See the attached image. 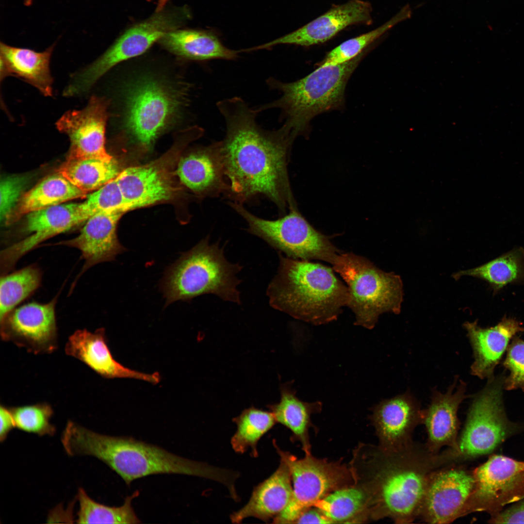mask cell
I'll return each instance as SVG.
<instances>
[{"label": "cell", "mask_w": 524, "mask_h": 524, "mask_svg": "<svg viewBox=\"0 0 524 524\" xmlns=\"http://www.w3.org/2000/svg\"><path fill=\"white\" fill-rule=\"evenodd\" d=\"M0 440L4 441L9 432L16 427L15 421L9 408L2 405L0 407Z\"/></svg>", "instance_id": "cell-43"}, {"label": "cell", "mask_w": 524, "mask_h": 524, "mask_svg": "<svg viewBox=\"0 0 524 524\" xmlns=\"http://www.w3.org/2000/svg\"><path fill=\"white\" fill-rule=\"evenodd\" d=\"M176 174L184 185L201 196H225L228 190L220 156L219 141L180 158Z\"/></svg>", "instance_id": "cell-23"}, {"label": "cell", "mask_w": 524, "mask_h": 524, "mask_svg": "<svg viewBox=\"0 0 524 524\" xmlns=\"http://www.w3.org/2000/svg\"><path fill=\"white\" fill-rule=\"evenodd\" d=\"M232 421L236 425L237 430L230 440L232 448L239 454L250 448V454L254 458L258 456L259 441L277 423L270 411L254 407L245 409Z\"/></svg>", "instance_id": "cell-32"}, {"label": "cell", "mask_w": 524, "mask_h": 524, "mask_svg": "<svg viewBox=\"0 0 524 524\" xmlns=\"http://www.w3.org/2000/svg\"><path fill=\"white\" fill-rule=\"evenodd\" d=\"M53 44L43 51L0 44V81L17 77L36 88L43 96L52 97L53 78L50 69Z\"/></svg>", "instance_id": "cell-25"}, {"label": "cell", "mask_w": 524, "mask_h": 524, "mask_svg": "<svg viewBox=\"0 0 524 524\" xmlns=\"http://www.w3.org/2000/svg\"><path fill=\"white\" fill-rule=\"evenodd\" d=\"M504 377L488 379L469 408L466 424L458 442V454L474 458L493 451L520 429L507 417L503 403Z\"/></svg>", "instance_id": "cell-10"}, {"label": "cell", "mask_w": 524, "mask_h": 524, "mask_svg": "<svg viewBox=\"0 0 524 524\" xmlns=\"http://www.w3.org/2000/svg\"><path fill=\"white\" fill-rule=\"evenodd\" d=\"M508 347L503 366L510 372L504 380L507 390L521 389L524 392V340L514 337Z\"/></svg>", "instance_id": "cell-39"}, {"label": "cell", "mask_w": 524, "mask_h": 524, "mask_svg": "<svg viewBox=\"0 0 524 524\" xmlns=\"http://www.w3.org/2000/svg\"><path fill=\"white\" fill-rule=\"evenodd\" d=\"M242 269L229 262L219 243L210 244L207 236L166 269L160 284L165 304L206 294L240 304L241 280L236 275Z\"/></svg>", "instance_id": "cell-5"}, {"label": "cell", "mask_w": 524, "mask_h": 524, "mask_svg": "<svg viewBox=\"0 0 524 524\" xmlns=\"http://www.w3.org/2000/svg\"><path fill=\"white\" fill-rule=\"evenodd\" d=\"M108 101L92 96L81 110L66 112L56 122L58 130L69 137L66 159H113L105 148V130L109 117Z\"/></svg>", "instance_id": "cell-15"}, {"label": "cell", "mask_w": 524, "mask_h": 524, "mask_svg": "<svg viewBox=\"0 0 524 524\" xmlns=\"http://www.w3.org/2000/svg\"><path fill=\"white\" fill-rule=\"evenodd\" d=\"M226 126L219 151L232 202L244 204L257 196L269 198L283 213L296 208L289 180L288 157L296 135L283 125L273 131L256 121L259 111L241 98L218 101Z\"/></svg>", "instance_id": "cell-1"}, {"label": "cell", "mask_w": 524, "mask_h": 524, "mask_svg": "<svg viewBox=\"0 0 524 524\" xmlns=\"http://www.w3.org/2000/svg\"><path fill=\"white\" fill-rule=\"evenodd\" d=\"M124 213H100L85 221L79 234L72 239L58 243L80 250L84 263L80 274L101 262L115 259L126 249L117 239V226Z\"/></svg>", "instance_id": "cell-22"}, {"label": "cell", "mask_w": 524, "mask_h": 524, "mask_svg": "<svg viewBox=\"0 0 524 524\" xmlns=\"http://www.w3.org/2000/svg\"><path fill=\"white\" fill-rule=\"evenodd\" d=\"M474 486L473 473L462 469L450 468L432 474L421 512L430 523H449L465 514Z\"/></svg>", "instance_id": "cell-18"}, {"label": "cell", "mask_w": 524, "mask_h": 524, "mask_svg": "<svg viewBox=\"0 0 524 524\" xmlns=\"http://www.w3.org/2000/svg\"><path fill=\"white\" fill-rule=\"evenodd\" d=\"M273 443L289 468L293 485L289 502L273 519V523H294L303 511L336 488L342 475L335 466L311 457L308 453L305 458L298 459L281 450L275 440Z\"/></svg>", "instance_id": "cell-13"}, {"label": "cell", "mask_w": 524, "mask_h": 524, "mask_svg": "<svg viewBox=\"0 0 524 524\" xmlns=\"http://www.w3.org/2000/svg\"><path fill=\"white\" fill-rule=\"evenodd\" d=\"M56 300L44 304L30 302L15 308L0 320L1 339L34 354L54 352L58 345Z\"/></svg>", "instance_id": "cell-14"}, {"label": "cell", "mask_w": 524, "mask_h": 524, "mask_svg": "<svg viewBox=\"0 0 524 524\" xmlns=\"http://www.w3.org/2000/svg\"><path fill=\"white\" fill-rule=\"evenodd\" d=\"M372 12L371 4L362 0H350L342 4L334 5L298 29L248 50L268 49L281 44L309 47L324 43L348 26L371 24Z\"/></svg>", "instance_id": "cell-17"}, {"label": "cell", "mask_w": 524, "mask_h": 524, "mask_svg": "<svg viewBox=\"0 0 524 524\" xmlns=\"http://www.w3.org/2000/svg\"><path fill=\"white\" fill-rule=\"evenodd\" d=\"M229 205L246 220L249 232L288 257L320 260L332 264L340 253L328 238L314 228L296 208L278 219L267 220L252 214L243 204L229 201Z\"/></svg>", "instance_id": "cell-7"}, {"label": "cell", "mask_w": 524, "mask_h": 524, "mask_svg": "<svg viewBox=\"0 0 524 524\" xmlns=\"http://www.w3.org/2000/svg\"><path fill=\"white\" fill-rule=\"evenodd\" d=\"M180 106L171 88L150 78L138 80L127 90L123 128L137 144L148 148L174 120Z\"/></svg>", "instance_id": "cell-9"}, {"label": "cell", "mask_w": 524, "mask_h": 524, "mask_svg": "<svg viewBox=\"0 0 524 524\" xmlns=\"http://www.w3.org/2000/svg\"><path fill=\"white\" fill-rule=\"evenodd\" d=\"M456 385L455 380L445 393L434 391L429 406L425 410L423 423L428 434V448L432 453L444 446L458 450V411L467 395L464 382L460 381L456 388Z\"/></svg>", "instance_id": "cell-24"}, {"label": "cell", "mask_w": 524, "mask_h": 524, "mask_svg": "<svg viewBox=\"0 0 524 524\" xmlns=\"http://www.w3.org/2000/svg\"><path fill=\"white\" fill-rule=\"evenodd\" d=\"M197 138V132L190 128L160 158L121 171L117 179L131 210L171 199L176 191L174 166L184 147Z\"/></svg>", "instance_id": "cell-11"}, {"label": "cell", "mask_w": 524, "mask_h": 524, "mask_svg": "<svg viewBox=\"0 0 524 524\" xmlns=\"http://www.w3.org/2000/svg\"><path fill=\"white\" fill-rule=\"evenodd\" d=\"M332 264L347 285L346 306L355 315L354 325L372 329L382 313H399L403 296L399 276L352 253H339Z\"/></svg>", "instance_id": "cell-6"}, {"label": "cell", "mask_w": 524, "mask_h": 524, "mask_svg": "<svg viewBox=\"0 0 524 524\" xmlns=\"http://www.w3.org/2000/svg\"><path fill=\"white\" fill-rule=\"evenodd\" d=\"M280 392L279 401L267 407L277 423L289 428L296 438L302 441L306 450V435L311 426V415L320 412L322 403L320 401L308 403L301 401L296 396L291 383L281 385Z\"/></svg>", "instance_id": "cell-30"}, {"label": "cell", "mask_w": 524, "mask_h": 524, "mask_svg": "<svg viewBox=\"0 0 524 524\" xmlns=\"http://www.w3.org/2000/svg\"><path fill=\"white\" fill-rule=\"evenodd\" d=\"M158 42L174 54L193 60H231L240 52L225 46L210 30L178 29L165 33Z\"/></svg>", "instance_id": "cell-27"}, {"label": "cell", "mask_w": 524, "mask_h": 524, "mask_svg": "<svg viewBox=\"0 0 524 524\" xmlns=\"http://www.w3.org/2000/svg\"><path fill=\"white\" fill-rule=\"evenodd\" d=\"M291 477L286 463L280 459L278 469L268 478L255 486L248 502L233 512L230 519L240 523L254 517L264 522L275 518L285 508L293 493Z\"/></svg>", "instance_id": "cell-26"}, {"label": "cell", "mask_w": 524, "mask_h": 524, "mask_svg": "<svg viewBox=\"0 0 524 524\" xmlns=\"http://www.w3.org/2000/svg\"><path fill=\"white\" fill-rule=\"evenodd\" d=\"M371 419L384 448L390 454L409 448L415 426L423 423L425 410L409 393L382 401L372 408Z\"/></svg>", "instance_id": "cell-19"}, {"label": "cell", "mask_w": 524, "mask_h": 524, "mask_svg": "<svg viewBox=\"0 0 524 524\" xmlns=\"http://www.w3.org/2000/svg\"><path fill=\"white\" fill-rule=\"evenodd\" d=\"M27 177L11 176L4 178L0 181V221L7 224L14 209L17 205L27 183Z\"/></svg>", "instance_id": "cell-40"}, {"label": "cell", "mask_w": 524, "mask_h": 524, "mask_svg": "<svg viewBox=\"0 0 524 524\" xmlns=\"http://www.w3.org/2000/svg\"><path fill=\"white\" fill-rule=\"evenodd\" d=\"M365 492L358 488L335 491L318 500L313 505L333 523L343 522L353 517L365 506Z\"/></svg>", "instance_id": "cell-36"}, {"label": "cell", "mask_w": 524, "mask_h": 524, "mask_svg": "<svg viewBox=\"0 0 524 524\" xmlns=\"http://www.w3.org/2000/svg\"><path fill=\"white\" fill-rule=\"evenodd\" d=\"M16 427L39 436L53 435L56 429L51 424L53 414L51 406L46 403L9 408Z\"/></svg>", "instance_id": "cell-37"}, {"label": "cell", "mask_w": 524, "mask_h": 524, "mask_svg": "<svg viewBox=\"0 0 524 524\" xmlns=\"http://www.w3.org/2000/svg\"><path fill=\"white\" fill-rule=\"evenodd\" d=\"M364 54L365 51L343 64L318 66L306 77L293 82L268 79L269 87L278 90L281 96L258 110L279 108L286 118L284 125L296 136L306 132L313 117L343 106L347 82Z\"/></svg>", "instance_id": "cell-4"}, {"label": "cell", "mask_w": 524, "mask_h": 524, "mask_svg": "<svg viewBox=\"0 0 524 524\" xmlns=\"http://www.w3.org/2000/svg\"><path fill=\"white\" fill-rule=\"evenodd\" d=\"M87 219L81 203L61 204L27 214L25 230L28 236L1 251V274L12 270L22 256L41 243Z\"/></svg>", "instance_id": "cell-16"}, {"label": "cell", "mask_w": 524, "mask_h": 524, "mask_svg": "<svg viewBox=\"0 0 524 524\" xmlns=\"http://www.w3.org/2000/svg\"><path fill=\"white\" fill-rule=\"evenodd\" d=\"M472 345L474 356L471 373L481 379L493 376L496 366L516 335L524 332L523 323L505 315L495 326L483 328L477 320L463 325Z\"/></svg>", "instance_id": "cell-21"}, {"label": "cell", "mask_w": 524, "mask_h": 524, "mask_svg": "<svg viewBox=\"0 0 524 524\" xmlns=\"http://www.w3.org/2000/svg\"><path fill=\"white\" fill-rule=\"evenodd\" d=\"M87 194L57 172L43 179L21 196L9 223L12 219L15 220L35 211L72 199L86 197Z\"/></svg>", "instance_id": "cell-28"}, {"label": "cell", "mask_w": 524, "mask_h": 524, "mask_svg": "<svg viewBox=\"0 0 524 524\" xmlns=\"http://www.w3.org/2000/svg\"><path fill=\"white\" fill-rule=\"evenodd\" d=\"M169 0H158L156 12L161 11L164 9V7Z\"/></svg>", "instance_id": "cell-44"}, {"label": "cell", "mask_w": 524, "mask_h": 524, "mask_svg": "<svg viewBox=\"0 0 524 524\" xmlns=\"http://www.w3.org/2000/svg\"><path fill=\"white\" fill-rule=\"evenodd\" d=\"M278 272L268 285L270 305L295 318L319 325L338 318L348 288L324 265L279 253Z\"/></svg>", "instance_id": "cell-3"}, {"label": "cell", "mask_w": 524, "mask_h": 524, "mask_svg": "<svg viewBox=\"0 0 524 524\" xmlns=\"http://www.w3.org/2000/svg\"><path fill=\"white\" fill-rule=\"evenodd\" d=\"M411 10L406 4L389 20L378 28L349 39L329 51L318 66H335L355 59L373 42L398 23L410 18Z\"/></svg>", "instance_id": "cell-35"}, {"label": "cell", "mask_w": 524, "mask_h": 524, "mask_svg": "<svg viewBox=\"0 0 524 524\" xmlns=\"http://www.w3.org/2000/svg\"><path fill=\"white\" fill-rule=\"evenodd\" d=\"M471 276L486 282L493 292L498 294L509 284L524 283V248L516 247L476 267L461 270L452 276L458 280Z\"/></svg>", "instance_id": "cell-29"}, {"label": "cell", "mask_w": 524, "mask_h": 524, "mask_svg": "<svg viewBox=\"0 0 524 524\" xmlns=\"http://www.w3.org/2000/svg\"><path fill=\"white\" fill-rule=\"evenodd\" d=\"M307 509L298 517L294 523L296 524H332L333 522L325 516L319 509Z\"/></svg>", "instance_id": "cell-42"}, {"label": "cell", "mask_w": 524, "mask_h": 524, "mask_svg": "<svg viewBox=\"0 0 524 524\" xmlns=\"http://www.w3.org/2000/svg\"><path fill=\"white\" fill-rule=\"evenodd\" d=\"M42 272L30 265L10 274L1 275L0 286V320L40 286Z\"/></svg>", "instance_id": "cell-34"}, {"label": "cell", "mask_w": 524, "mask_h": 524, "mask_svg": "<svg viewBox=\"0 0 524 524\" xmlns=\"http://www.w3.org/2000/svg\"><path fill=\"white\" fill-rule=\"evenodd\" d=\"M139 494L136 491L127 496L123 504L110 507L96 502L82 489L78 490L79 504L77 523L78 524H138L141 523L132 506V500Z\"/></svg>", "instance_id": "cell-33"}, {"label": "cell", "mask_w": 524, "mask_h": 524, "mask_svg": "<svg viewBox=\"0 0 524 524\" xmlns=\"http://www.w3.org/2000/svg\"><path fill=\"white\" fill-rule=\"evenodd\" d=\"M410 448L393 453V460L378 475L377 500L386 516L396 523L411 522L421 512L432 474L425 460Z\"/></svg>", "instance_id": "cell-8"}, {"label": "cell", "mask_w": 524, "mask_h": 524, "mask_svg": "<svg viewBox=\"0 0 524 524\" xmlns=\"http://www.w3.org/2000/svg\"><path fill=\"white\" fill-rule=\"evenodd\" d=\"M103 328L94 332L78 329L68 338L65 346L66 354L83 362L101 377L106 378H132L157 384L161 380L158 373L147 374L126 367L112 355L107 344Z\"/></svg>", "instance_id": "cell-20"}, {"label": "cell", "mask_w": 524, "mask_h": 524, "mask_svg": "<svg viewBox=\"0 0 524 524\" xmlns=\"http://www.w3.org/2000/svg\"><path fill=\"white\" fill-rule=\"evenodd\" d=\"M81 203L84 214L89 219L100 213L121 212L130 209L124 197L117 177L92 194Z\"/></svg>", "instance_id": "cell-38"}, {"label": "cell", "mask_w": 524, "mask_h": 524, "mask_svg": "<svg viewBox=\"0 0 524 524\" xmlns=\"http://www.w3.org/2000/svg\"><path fill=\"white\" fill-rule=\"evenodd\" d=\"M24 4L27 6H30L32 5L33 0H23Z\"/></svg>", "instance_id": "cell-45"}, {"label": "cell", "mask_w": 524, "mask_h": 524, "mask_svg": "<svg viewBox=\"0 0 524 524\" xmlns=\"http://www.w3.org/2000/svg\"><path fill=\"white\" fill-rule=\"evenodd\" d=\"M489 523L492 524H524V497L491 517Z\"/></svg>", "instance_id": "cell-41"}, {"label": "cell", "mask_w": 524, "mask_h": 524, "mask_svg": "<svg viewBox=\"0 0 524 524\" xmlns=\"http://www.w3.org/2000/svg\"><path fill=\"white\" fill-rule=\"evenodd\" d=\"M473 475L474 486L465 514L484 511L492 516L524 497V461L492 455Z\"/></svg>", "instance_id": "cell-12"}, {"label": "cell", "mask_w": 524, "mask_h": 524, "mask_svg": "<svg viewBox=\"0 0 524 524\" xmlns=\"http://www.w3.org/2000/svg\"><path fill=\"white\" fill-rule=\"evenodd\" d=\"M121 171L114 159H66L57 172L73 184L88 193L99 189L116 178Z\"/></svg>", "instance_id": "cell-31"}, {"label": "cell", "mask_w": 524, "mask_h": 524, "mask_svg": "<svg viewBox=\"0 0 524 524\" xmlns=\"http://www.w3.org/2000/svg\"><path fill=\"white\" fill-rule=\"evenodd\" d=\"M61 442L69 456L98 458L128 486L135 480L158 474L195 476L220 483L228 477L226 469L179 456L132 437L100 434L71 421L62 432Z\"/></svg>", "instance_id": "cell-2"}]
</instances>
